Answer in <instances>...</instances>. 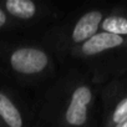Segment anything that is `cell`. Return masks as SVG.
<instances>
[{"mask_svg": "<svg viewBox=\"0 0 127 127\" xmlns=\"http://www.w3.org/2000/svg\"><path fill=\"white\" fill-rule=\"evenodd\" d=\"M100 86L77 67L64 65L34 92L37 127H95Z\"/></svg>", "mask_w": 127, "mask_h": 127, "instance_id": "6da1fadb", "label": "cell"}, {"mask_svg": "<svg viewBox=\"0 0 127 127\" xmlns=\"http://www.w3.org/2000/svg\"><path fill=\"white\" fill-rule=\"evenodd\" d=\"M54 55L32 36L0 39V84L35 92L60 70Z\"/></svg>", "mask_w": 127, "mask_h": 127, "instance_id": "7a4b0ae2", "label": "cell"}, {"mask_svg": "<svg viewBox=\"0 0 127 127\" xmlns=\"http://www.w3.org/2000/svg\"><path fill=\"white\" fill-rule=\"evenodd\" d=\"M127 61V37L98 31L71 51L62 64L77 67L98 86L116 80Z\"/></svg>", "mask_w": 127, "mask_h": 127, "instance_id": "3957f363", "label": "cell"}, {"mask_svg": "<svg viewBox=\"0 0 127 127\" xmlns=\"http://www.w3.org/2000/svg\"><path fill=\"white\" fill-rule=\"evenodd\" d=\"M108 11L103 8H86L72 11L42 31L36 39L54 55L61 66L71 51L100 31L101 23Z\"/></svg>", "mask_w": 127, "mask_h": 127, "instance_id": "277c9868", "label": "cell"}, {"mask_svg": "<svg viewBox=\"0 0 127 127\" xmlns=\"http://www.w3.org/2000/svg\"><path fill=\"white\" fill-rule=\"evenodd\" d=\"M0 6L25 36H39L59 23L67 13L52 3L41 0H0Z\"/></svg>", "mask_w": 127, "mask_h": 127, "instance_id": "5b68a950", "label": "cell"}, {"mask_svg": "<svg viewBox=\"0 0 127 127\" xmlns=\"http://www.w3.org/2000/svg\"><path fill=\"white\" fill-rule=\"evenodd\" d=\"M0 126L37 127L31 98L25 92L0 84Z\"/></svg>", "mask_w": 127, "mask_h": 127, "instance_id": "8992f818", "label": "cell"}, {"mask_svg": "<svg viewBox=\"0 0 127 127\" xmlns=\"http://www.w3.org/2000/svg\"><path fill=\"white\" fill-rule=\"evenodd\" d=\"M102 115L100 127H113L127 118V81L112 80L100 89Z\"/></svg>", "mask_w": 127, "mask_h": 127, "instance_id": "52a82bcc", "label": "cell"}, {"mask_svg": "<svg viewBox=\"0 0 127 127\" xmlns=\"http://www.w3.org/2000/svg\"><path fill=\"white\" fill-rule=\"evenodd\" d=\"M100 31L127 37V13L122 9H112L101 23Z\"/></svg>", "mask_w": 127, "mask_h": 127, "instance_id": "ba28073f", "label": "cell"}, {"mask_svg": "<svg viewBox=\"0 0 127 127\" xmlns=\"http://www.w3.org/2000/svg\"><path fill=\"white\" fill-rule=\"evenodd\" d=\"M11 36H25L11 20V18L5 13V10L0 6V39L11 37Z\"/></svg>", "mask_w": 127, "mask_h": 127, "instance_id": "9c48e42d", "label": "cell"}, {"mask_svg": "<svg viewBox=\"0 0 127 127\" xmlns=\"http://www.w3.org/2000/svg\"><path fill=\"white\" fill-rule=\"evenodd\" d=\"M113 127H127V118H125L123 121H121L120 123H117V125L113 126Z\"/></svg>", "mask_w": 127, "mask_h": 127, "instance_id": "30bf717a", "label": "cell"}, {"mask_svg": "<svg viewBox=\"0 0 127 127\" xmlns=\"http://www.w3.org/2000/svg\"><path fill=\"white\" fill-rule=\"evenodd\" d=\"M122 10H123V11H126V13H127V8H125V9H122Z\"/></svg>", "mask_w": 127, "mask_h": 127, "instance_id": "8fae6325", "label": "cell"}, {"mask_svg": "<svg viewBox=\"0 0 127 127\" xmlns=\"http://www.w3.org/2000/svg\"><path fill=\"white\" fill-rule=\"evenodd\" d=\"M0 127H1V126H0Z\"/></svg>", "mask_w": 127, "mask_h": 127, "instance_id": "7c38bea8", "label": "cell"}]
</instances>
